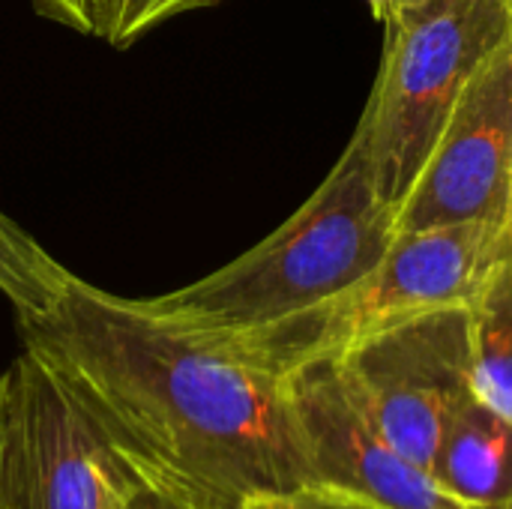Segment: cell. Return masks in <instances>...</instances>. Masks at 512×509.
Listing matches in <instances>:
<instances>
[{
	"label": "cell",
	"instance_id": "cell-1",
	"mask_svg": "<svg viewBox=\"0 0 512 509\" xmlns=\"http://www.w3.org/2000/svg\"><path fill=\"white\" fill-rule=\"evenodd\" d=\"M24 348L72 387L138 474L207 509H243L315 483L288 375L69 276Z\"/></svg>",
	"mask_w": 512,
	"mask_h": 509
},
{
	"label": "cell",
	"instance_id": "cell-2",
	"mask_svg": "<svg viewBox=\"0 0 512 509\" xmlns=\"http://www.w3.org/2000/svg\"><path fill=\"white\" fill-rule=\"evenodd\" d=\"M393 240L396 207L351 135L327 180L285 225L216 273L144 303L246 354L366 279Z\"/></svg>",
	"mask_w": 512,
	"mask_h": 509
},
{
	"label": "cell",
	"instance_id": "cell-3",
	"mask_svg": "<svg viewBox=\"0 0 512 509\" xmlns=\"http://www.w3.org/2000/svg\"><path fill=\"white\" fill-rule=\"evenodd\" d=\"M510 0H435L387 27L357 138L399 210L477 66L510 39Z\"/></svg>",
	"mask_w": 512,
	"mask_h": 509
},
{
	"label": "cell",
	"instance_id": "cell-4",
	"mask_svg": "<svg viewBox=\"0 0 512 509\" xmlns=\"http://www.w3.org/2000/svg\"><path fill=\"white\" fill-rule=\"evenodd\" d=\"M504 231L486 222L396 234L384 261L354 288L273 333L246 357L288 375L303 363L339 357L354 342L447 306H471L498 267Z\"/></svg>",
	"mask_w": 512,
	"mask_h": 509
},
{
	"label": "cell",
	"instance_id": "cell-5",
	"mask_svg": "<svg viewBox=\"0 0 512 509\" xmlns=\"http://www.w3.org/2000/svg\"><path fill=\"white\" fill-rule=\"evenodd\" d=\"M336 360L381 435L429 471L450 408L471 393L468 306H447L384 327Z\"/></svg>",
	"mask_w": 512,
	"mask_h": 509
},
{
	"label": "cell",
	"instance_id": "cell-6",
	"mask_svg": "<svg viewBox=\"0 0 512 509\" xmlns=\"http://www.w3.org/2000/svg\"><path fill=\"white\" fill-rule=\"evenodd\" d=\"M9 369V509H108L138 471L48 360L24 348Z\"/></svg>",
	"mask_w": 512,
	"mask_h": 509
},
{
	"label": "cell",
	"instance_id": "cell-7",
	"mask_svg": "<svg viewBox=\"0 0 512 509\" xmlns=\"http://www.w3.org/2000/svg\"><path fill=\"white\" fill-rule=\"evenodd\" d=\"M512 195V33L468 78L408 198L396 234L486 222L504 231Z\"/></svg>",
	"mask_w": 512,
	"mask_h": 509
},
{
	"label": "cell",
	"instance_id": "cell-8",
	"mask_svg": "<svg viewBox=\"0 0 512 509\" xmlns=\"http://www.w3.org/2000/svg\"><path fill=\"white\" fill-rule=\"evenodd\" d=\"M315 483L384 509H480L450 495L375 426L336 357L288 372Z\"/></svg>",
	"mask_w": 512,
	"mask_h": 509
},
{
	"label": "cell",
	"instance_id": "cell-9",
	"mask_svg": "<svg viewBox=\"0 0 512 509\" xmlns=\"http://www.w3.org/2000/svg\"><path fill=\"white\" fill-rule=\"evenodd\" d=\"M429 471L471 507L489 509L512 498V420L474 390L465 393L441 426Z\"/></svg>",
	"mask_w": 512,
	"mask_h": 509
},
{
	"label": "cell",
	"instance_id": "cell-10",
	"mask_svg": "<svg viewBox=\"0 0 512 509\" xmlns=\"http://www.w3.org/2000/svg\"><path fill=\"white\" fill-rule=\"evenodd\" d=\"M471 390L512 420V258H501L468 306Z\"/></svg>",
	"mask_w": 512,
	"mask_h": 509
},
{
	"label": "cell",
	"instance_id": "cell-11",
	"mask_svg": "<svg viewBox=\"0 0 512 509\" xmlns=\"http://www.w3.org/2000/svg\"><path fill=\"white\" fill-rule=\"evenodd\" d=\"M72 273L57 264L24 228L0 213V294L15 306L18 321L39 315Z\"/></svg>",
	"mask_w": 512,
	"mask_h": 509
},
{
	"label": "cell",
	"instance_id": "cell-12",
	"mask_svg": "<svg viewBox=\"0 0 512 509\" xmlns=\"http://www.w3.org/2000/svg\"><path fill=\"white\" fill-rule=\"evenodd\" d=\"M216 3L222 0H111V21H108L105 42H111L114 48H126L135 39H141L147 30L177 15L207 9Z\"/></svg>",
	"mask_w": 512,
	"mask_h": 509
},
{
	"label": "cell",
	"instance_id": "cell-13",
	"mask_svg": "<svg viewBox=\"0 0 512 509\" xmlns=\"http://www.w3.org/2000/svg\"><path fill=\"white\" fill-rule=\"evenodd\" d=\"M108 509H207L189 492L171 486L168 480L135 474L114 498Z\"/></svg>",
	"mask_w": 512,
	"mask_h": 509
},
{
	"label": "cell",
	"instance_id": "cell-14",
	"mask_svg": "<svg viewBox=\"0 0 512 509\" xmlns=\"http://www.w3.org/2000/svg\"><path fill=\"white\" fill-rule=\"evenodd\" d=\"M36 12L60 21L84 36H108L111 21V0H33Z\"/></svg>",
	"mask_w": 512,
	"mask_h": 509
},
{
	"label": "cell",
	"instance_id": "cell-15",
	"mask_svg": "<svg viewBox=\"0 0 512 509\" xmlns=\"http://www.w3.org/2000/svg\"><path fill=\"white\" fill-rule=\"evenodd\" d=\"M243 509H384L372 501L327 489V486H309L291 495H270V498H255Z\"/></svg>",
	"mask_w": 512,
	"mask_h": 509
},
{
	"label": "cell",
	"instance_id": "cell-16",
	"mask_svg": "<svg viewBox=\"0 0 512 509\" xmlns=\"http://www.w3.org/2000/svg\"><path fill=\"white\" fill-rule=\"evenodd\" d=\"M9 438H12V369L0 372V509H9Z\"/></svg>",
	"mask_w": 512,
	"mask_h": 509
},
{
	"label": "cell",
	"instance_id": "cell-17",
	"mask_svg": "<svg viewBox=\"0 0 512 509\" xmlns=\"http://www.w3.org/2000/svg\"><path fill=\"white\" fill-rule=\"evenodd\" d=\"M366 3H369L372 15H375L384 27H390V24L396 21V15H399V0H366Z\"/></svg>",
	"mask_w": 512,
	"mask_h": 509
},
{
	"label": "cell",
	"instance_id": "cell-18",
	"mask_svg": "<svg viewBox=\"0 0 512 509\" xmlns=\"http://www.w3.org/2000/svg\"><path fill=\"white\" fill-rule=\"evenodd\" d=\"M510 18H512V0H510ZM501 246H504V255H501V258H512V195H510V213H507V225H504Z\"/></svg>",
	"mask_w": 512,
	"mask_h": 509
},
{
	"label": "cell",
	"instance_id": "cell-19",
	"mask_svg": "<svg viewBox=\"0 0 512 509\" xmlns=\"http://www.w3.org/2000/svg\"><path fill=\"white\" fill-rule=\"evenodd\" d=\"M429 3H435V0H399V15H396V21L405 18V15H411V12H420V9L429 6ZM396 21H393V24H396Z\"/></svg>",
	"mask_w": 512,
	"mask_h": 509
},
{
	"label": "cell",
	"instance_id": "cell-20",
	"mask_svg": "<svg viewBox=\"0 0 512 509\" xmlns=\"http://www.w3.org/2000/svg\"><path fill=\"white\" fill-rule=\"evenodd\" d=\"M489 509H512V498H507V501H501V504H495V507Z\"/></svg>",
	"mask_w": 512,
	"mask_h": 509
}]
</instances>
